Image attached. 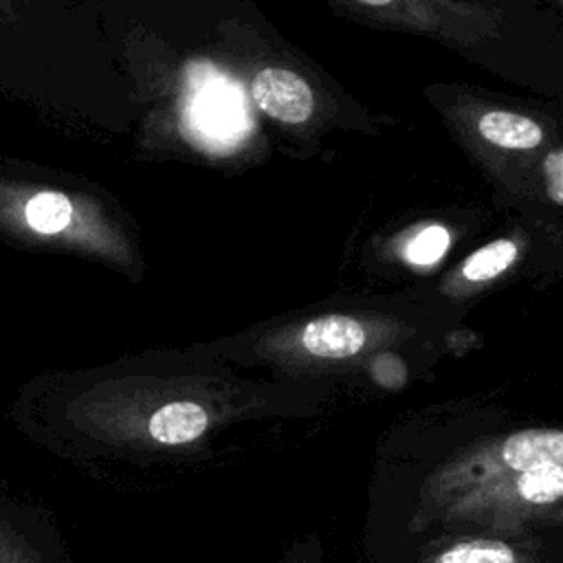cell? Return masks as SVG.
I'll return each instance as SVG.
<instances>
[{"label": "cell", "instance_id": "6da1fadb", "mask_svg": "<svg viewBox=\"0 0 563 563\" xmlns=\"http://www.w3.org/2000/svg\"><path fill=\"white\" fill-rule=\"evenodd\" d=\"M563 495V433L534 427L464 451L427 484V501L446 519L508 523L556 510Z\"/></svg>", "mask_w": 563, "mask_h": 563}, {"label": "cell", "instance_id": "52a82bcc", "mask_svg": "<svg viewBox=\"0 0 563 563\" xmlns=\"http://www.w3.org/2000/svg\"><path fill=\"white\" fill-rule=\"evenodd\" d=\"M517 257V244L512 240H495L475 251L462 266V273L471 282H484L506 271Z\"/></svg>", "mask_w": 563, "mask_h": 563}, {"label": "cell", "instance_id": "277c9868", "mask_svg": "<svg viewBox=\"0 0 563 563\" xmlns=\"http://www.w3.org/2000/svg\"><path fill=\"white\" fill-rule=\"evenodd\" d=\"M367 341L365 328L343 314H325L303 325L299 343L301 347L319 358H347L363 350Z\"/></svg>", "mask_w": 563, "mask_h": 563}, {"label": "cell", "instance_id": "3957f363", "mask_svg": "<svg viewBox=\"0 0 563 563\" xmlns=\"http://www.w3.org/2000/svg\"><path fill=\"white\" fill-rule=\"evenodd\" d=\"M211 413L196 400H167L158 405L143 422V433L165 446L200 440L211 427Z\"/></svg>", "mask_w": 563, "mask_h": 563}, {"label": "cell", "instance_id": "30bf717a", "mask_svg": "<svg viewBox=\"0 0 563 563\" xmlns=\"http://www.w3.org/2000/svg\"><path fill=\"white\" fill-rule=\"evenodd\" d=\"M543 174H545L548 196L552 198V202L561 205L563 202V150H552L545 156Z\"/></svg>", "mask_w": 563, "mask_h": 563}, {"label": "cell", "instance_id": "ba28073f", "mask_svg": "<svg viewBox=\"0 0 563 563\" xmlns=\"http://www.w3.org/2000/svg\"><path fill=\"white\" fill-rule=\"evenodd\" d=\"M446 249H449V231L440 224H431L411 238L405 255L411 264L429 266L438 262Z\"/></svg>", "mask_w": 563, "mask_h": 563}, {"label": "cell", "instance_id": "5b68a950", "mask_svg": "<svg viewBox=\"0 0 563 563\" xmlns=\"http://www.w3.org/2000/svg\"><path fill=\"white\" fill-rule=\"evenodd\" d=\"M477 128L486 141L506 150H532L541 143V128L532 119L515 112H486Z\"/></svg>", "mask_w": 563, "mask_h": 563}, {"label": "cell", "instance_id": "7a4b0ae2", "mask_svg": "<svg viewBox=\"0 0 563 563\" xmlns=\"http://www.w3.org/2000/svg\"><path fill=\"white\" fill-rule=\"evenodd\" d=\"M251 97L260 110L284 123H301L314 110L310 86L292 70L264 68L253 77Z\"/></svg>", "mask_w": 563, "mask_h": 563}, {"label": "cell", "instance_id": "9c48e42d", "mask_svg": "<svg viewBox=\"0 0 563 563\" xmlns=\"http://www.w3.org/2000/svg\"><path fill=\"white\" fill-rule=\"evenodd\" d=\"M372 378L380 387L398 389L407 380V367L405 363L394 354H378L372 363Z\"/></svg>", "mask_w": 563, "mask_h": 563}, {"label": "cell", "instance_id": "7c38bea8", "mask_svg": "<svg viewBox=\"0 0 563 563\" xmlns=\"http://www.w3.org/2000/svg\"><path fill=\"white\" fill-rule=\"evenodd\" d=\"M358 2L372 4V7H383V4H389V2H394V0H358Z\"/></svg>", "mask_w": 563, "mask_h": 563}, {"label": "cell", "instance_id": "8992f818", "mask_svg": "<svg viewBox=\"0 0 563 563\" xmlns=\"http://www.w3.org/2000/svg\"><path fill=\"white\" fill-rule=\"evenodd\" d=\"M433 563H519V554L501 541H460L442 550Z\"/></svg>", "mask_w": 563, "mask_h": 563}, {"label": "cell", "instance_id": "8fae6325", "mask_svg": "<svg viewBox=\"0 0 563 563\" xmlns=\"http://www.w3.org/2000/svg\"><path fill=\"white\" fill-rule=\"evenodd\" d=\"M20 0H0V24H11L18 20Z\"/></svg>", "mask_w": 563, "mask_h": 563}]
</instances>
